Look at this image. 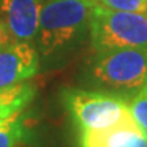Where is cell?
Listing matches in <instances>:
<instances>
[{
	"mask_svg": "<svg viewBox=\"0 0 147 147\" xmlns=\"http://www.w3.org/2000/svg\"><path fill=\"white\" fill-rule=\"evenodd\" d=\"M95 86L117 94H135L147 82V47L97 52L90 67Z\"/></svg>",
	"mask_w": 147,
	"mask_h": 147,
	"instance_id": "2",
	"label": "cell"
},
{
	"mask_svg": "<svg viewBox=\"0 0 147 147\" xmlns=\"http://www.w3.org/2000/svg\"><path fill=\"white\" fill-rule=\"evenodd\" d=\"M15 117H18V116H12L5 108H3V106L0 105V128L4 127L7 123H10V121L12 120V119H15Z\"/></svg>",
	"mask_w": 147,
	"mask_h": 147,
	"instance_id": "13",
	"label": "cell"
},
{
	"mask_svg": "<svg viewBox=\"0 0 147 147\" xmlns=\"http://www.w3.org/2000/svg\"><path fill=\"white\" fill-rule=\"evenodd\" d=\"M45 0H0V16L14 41H32L37 37L38 22Z\"/></svg>",
	"mask_w": 147,
	"mask_h": 147,
	"instance_id": "6",
	"label": "cell"
},
{
	"mask_svg": "<svg viewBox=\"0 0 147 147\" xmlns=\"http://www.w3.org/2000/svg\"><path fill=\"white\" fill-rule=\"evenodd\" d=\"M90 38L97 52L147 47V12H129L95 4L90 14Z\"/></svg>",
	"mask_w": 147,
	"mask_h": 147,
	"instance_id": "3",
	"label": "cell"
},
{
	"mask_svg": "<svg viewBox=\"0 0 147 147\" xmlns=\"http://www.w3.org/2000/svg\"><path fill=\"white\" fill-rule=\"evenodd\" d=\"M40 57L30 42L14 41L0 49V89L25 82L38 71Z\"/></svg>",
	"mask_w": 147,
	"mask_h": 147,
	"instance_id": "5",
	"label": "cell"
},
{
	"mask_svg": "<svg viewBox=\"0 0 147 147\" xmlns=\"http://www.w3.org/2000/svg\"><path fill=\"white\" fill-rule=\"evenodd\" d=\"M100 4L112 10L147 12V0H100Z\"/></svg>",
	"mask_w": 147,
	"mask_h": 147,
	"instance_id": "11",
	"label": "cell"
},
{
	"mask_svg": "<svg viewBox=\"0 0 147 147\" xmlns=\"http://www.w3.org/2000/svg\"><path fill=\"white\" fill-rule=\"evenodd\" d=\"M36 91V86L26 80L3 87L0 89V105L5 108L12 116H19L22 115L23 109L34 100Z\"/></svg>",
	"mask_w": 147,
	"mask_h": 147,
	"instance_id": "8",
	"label": "cell"
},
{
	"mask_svg": "<svg viewBox=\"0 0 147 147\" xmlns=\"http://www.w3.org/2000/svg\"><path fill=\"white\" fill-rule=\"evenodd\" d=\"M94 5L87 0H45L37 32L40 52L52 56L79 40L89 26Z\"/></svg>",
	"mask_w": 147,
	"mask_h": 147,
	"instance_id": "1",
	"label": "cell"
},
{
	"mask_svg": "<svg viewBox=\"0 0 147 147\" xmlns=\"http://www.w3.org/2000/svg\"><path fill=\"white\" fill-rule=\"evenodd\" d=\"M63 100L79 132L105 129L131 115L129 101L108 90L71 89L64 93Z\"/></svg>",
	"mask_w": 147,
	"mask_h": 147,
	"instance_id": "4",
	"label": "cell"
},
{
	"mask_svg": "<svg viewBox=\"0 0 147 147\" xmlns=\"http://www.w3.org/2000/svg\"><path fill=\"white\" fill-rule=\"evenodd\" d=\"M78 147H147V132L129 115L105 129L79 132Z\"/></svg>",
	"mask_w": 147,
	"mask_h": 147,
	"instance_id": "7",
	"label": "cell"
},
{
	"mask_svg": "<svg viewBox=\"0 0 147 147\" xmlns=\"http://www.w3.org/2000/svg\"><path fill=\"white\" fill-rule=\"evenodd\" d=\"M129 112L143 131L147 132V82L129 100Z\"/></svg>",
	"mask_w": 147,
	"mask_h": 147,
	"instance_id": "10",
	"label": "cell"
},
{
	"mask_svg": "<svg viewBox=\"0 0 147 147\" xmlns=\"http://www.w3.org/2000/svg\"><path fill=\"white\" fill-rule=\"evenodd\" d=\"M87 1H90V3H94V4H98V3H100V0H87Z\"/></svg>",
	"mask_w": 147,
	"mask_h": 147,
	"instance_id": "14",
	"label": "cell"
},
{
	"mask_svg": "<svg viewBox=\"0 0 147 147\" xmlns=\"http://www.w3.org/2000/svg\"><path fill=\"white\" fill-rule=\"evenodd\" d=\"M11 42H14V40H12V36H11L10 30L7 29L4 22L0 19V49L7 47Z\"/></svg>",
	"mask_w": 147,
	"mask_h": 147,
	"instance_id": "12",
	"label": "cell"
},
{
	"mask_svg": "<svg viewBox=\"0 0 147 147\" xmlns=\"http://www.w3.org/2000/svg\"><path fill=\"white\" fill-rule=\"evenodd\" d=\"M22 115L12 119L4 127L0 128V147H25L29 139L27 128Z\"/></svg>",
	"mask_w": 147,
	"mask_h": 147,
	"instance_id": "9",
	"label": "cell"
}]
</instances>
